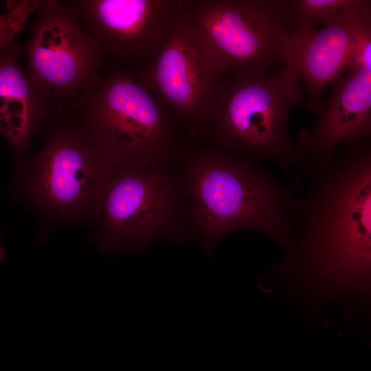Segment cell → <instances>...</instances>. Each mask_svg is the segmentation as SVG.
Masks as SVG:
<instances>
[{
    "instance_id": "cell-1",
    "label": "cell",
    "mask_w": 371,
    "mask_h": 371,
    "mask_svg": "<svg viewBox=\"0 0 371 371\" xmlns=\"http://www.w3.org/2000/svg\"><path fill=\"white\" fill-rule=\"evenodd\" d=\"M371 139L345 142L330 156L309 157L288 210L290 241L282 260L257 282L282 284L313 311L327 302L347 312L370 307Z\"/></svg>"
},
{
    "instance_id": "cell-2",
    "label": "cell",
    "mask_w": 371,
    "mask_h": 371,
    "mask_svg": "<svg viewBox=\"0 0 371 371\" xmlns=\"http://www.w3.org/2000/svg\"><path fill=\"white\" fill-rule=\"evenodd\" d=\"M179 167L190 236L207 254L240 229L260 232L288 247L287 214L296 186L282 185L260 164L212 146L186 152Z\"/></svg>"
},
{
    "instance_id": "cell-3",
    "label": "cell",
    "mask_w": 371,
    "mask_h": 371,
    "mask_svg": "<svg viewBox=\"0 0 371 371\" xmlns=\"http://www.w3.org/2000/svg\"><path fill=\"white\" fill-rule=\"evenodd\" d=\"M305 102V92L293 64L263 74H229L219 77L201 133L221 150L260 164L277 163L298 186L305 159L289 131L291 112Z\"/></svg>"
},
{
    "instance_id": "cell-4",
    "label": "cell",
    "mask_w": 371,
    "mask_h": 371,
    "mask_svg": "<svg viewBox=\"0 0 371 371\" xmlns=\"http://www.w3.org/2000/svg\"><path fill=\"white\" fill-rule=\"evenodd\" d=\"M69 110L113 164L150 168L178 161L186 153L181 122L124 67L102 72Z\"/></svg>"
},
{
    "instance_id": "cell-5",
    "label": "cell",
    "mask_w": 371,
    "mask_h": 371,
    "mask_svg": "<svg viewBox=\"0 0 371 371\" xmlns=\"http://www.w3.org/2000/svg\"><path fill=\"white\" fill-rule=\"evenodd\" d=\"M95 219V243L107 254H139L161 239L185 245L190 236L177 161L146 168L113 164Z\"/></svg>"
},
{
    "instance_id": "cell-6",
    "label": "cell",
    "mask_w": 371,
    "mask_h": 371,
    "mask_svg": "<svg viewBox=\"0 0 371 371\" xmlns=\"http://www.w3.org/2000/svg\"><path fill=\"white\" fill-rule=\"evenodd\" d=\"M214 74H267L289 62L286 0L181 1Z\"/></svg>"
},
{
    "instance_id": "cell-7",
    "label": "cell",
    "mask_w": 371,
    "mask_h": 371,
    "mask_svg": "<svg viewBox=\"0 0 371 371\" xmlns=\"http://www.w3.org/2000/svg\"><path fill=\"white\" fill-rule=\"evenodd\" d=\"M41 128L43 145L30 158L25 175L30 199L62 221L95 219L113 164L69 109H65Z\"/></svg>"
},
{
    "instance_id": "cell-8",
    "label": "cell",
    "mask_w": 371,
    "mask_h": 371,
    "mask_svg": "<svg viewBox=\"0 0 371 371\" xmlns=\"http://www.w3.org/2000/svg\"><path fill=\"white\" fill-rule=\"evenodd\" d=\"M21 46L25 68L65 109H72L100 77L107 57L65 1H40Z\"/></svg>"
},
{
    "instance_id": "cell-9",
    "label": "cell",
    "mask_w": 371,
    "mask_h": 371,
    "mask_svg": "<svg viewBox=\"0 0 371 371\" xmlns=\"http://www.w3.org/2000/svg\"><path fill=\"white\" fill-rule=\"evenodd\" d=\"M107 58L137 75L150 65L175 25L181 1H65Z\"/></svg>"
},
{
    "instance_id": "cell-10",
    "label": "cell",
    "mask_w": 371,
    "mask_h": 371,
    "mask_svg": "<svg viewBox=\"0 0 371 371\" xmlns=\"http://www.w3.org/2000/svg\"><path fill=\"white\" fill-rule=\"evenodd\" d=\"M176 115L190 137L201 135L218 77L181 1L177 21L150 65L138 75Z\"/></svg>"
},
{
    "instance_id": "cell-11",
    "label": "cell",
    "mask_w": 371,
    "mask_h": 371,
    "mask_svg": "<svg viewBox=\"0 0 371 371\" xmlns=\"http://www.w3.org/2000/svg\"><path fill=\"white\" fill-rule=\"evenodd\" d=\"M289 62L304 85L305 104L317 114L326 89L352 65L371 40V1L321 28L289 32Z\"/></svg>"
},
{
    "instance_id": "cell-12",
    "label": "cell",
    "mask_w": 371,
    "mask_h": 371,
    "mask_svg": "<svg viewBox=\"0 0 371 371\" xmlns=\"http://www.w3.org/2000/svg\"><path fill=\"white\" fill-rule=\"evenodd\" d=\"M331 85L312 126L297 134L295 146L304 159L332 155L341 144L371 135V45Z\"/></svg>"
},
{
    "instance_id": "cell-13",
    "label": "cell",
    "mask_w": 371,
    "mask_h": 371,
    "mask_svg": "<svg viewBox=\"0 0 371 371\" xmlns=\"http://www.w3.org/2000/svg\"><path fill=\"white\" fill-rule=\"evenodd\" d=\"M21 52L14 41L0 49V130L18 155L46 121L65 109L21 67Z\"/></svg>"
},
{
    "instance_id": "cell-14",
    "label": "cell",
    "mask_w": 371,
    "mask_h": 371,
    "mask_svg": "<svg viewBox=\"0 0 371 371\" xmlns=\"http://www.w3.org/2000/svg\"><path fill=\"white\" fill-rule=\"evenodd\" d=\"M368 0H286L289 32L326 25L365 5Z\"/></svg>"
},
{
    "instance_id": "cell-15",
    "label": "cell",
    "mask_w": 371,
    "mask_h": 371,
    "mask_svg": "<svg viewBox=\"0 0 371 371\" xmlns=\"http://www.w3.org/2000/svg\"><path fill=\"white\" fill-rule=\"evenodd\" d=\"M12 41L10 32L3 25H0V49L8 46Z\"/></svg>"
},
{
    "instance_id": "cell-16",
    "label": "cell",
    "mask_w": 371,
    "mask_h": 371,
    "mask_svg": "<svg viewBox=\"0 0 371 371\" xmlns=\"http://www.w3.org/2000/svg\"><path fill=\"white\" fill-rule=\"evenodd\" d=\"M5 255V251L3 247L0 245V260H1Z\"/></svg>"
}]
</instances>
